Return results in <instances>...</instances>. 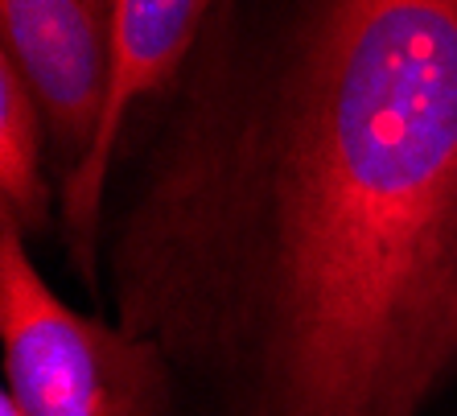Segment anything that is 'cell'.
<instances>
[{
	"instance_id": "6da1fadb",
	"label": "cell",
	"mask_w": 457,
	"mask_h": 416,
	"mask_svg": "<svg viewBox=\"0 0 457 416\" xmlns=\"http://www.w3.org/2000/svg\"><path fill=\"white\" fill-rule=\"evenodd\" d=\"M107 244L128 338L198 416H425L457 379V0H235ZM178 408V404H173Z\"/></svg>"
},
{
	"instance_id": "7a4b0ae2",
	"label": "cell",
	"mask_w": 457,
	"mask_h": 416,
	"mask_svg": "<svg viewBox=\"0 0 457 416\" xmlns=\"http://www.w3.org/2000/svg\"><path fill=\"white\" fill-rule=\"evenodd\" d=\"M0 338L9 392L25 416H165L173 408L161 354L54 297L0 211Z\"/></svg>"
},
{
	"instance_id": "3957f363",
	"label": "cell",
	"mask_w": 457,
	"mask_h": 416,
	"mask_svg": "<svg viewBox=\"0 0 457 416\" xmlns=\"http://www.w3.org/2000/svg\"><path fill=\"white\" fill-rule=\"evenodd\" d=\"M120 0H0V29L42 107L58 190L91 157L116 66Z\"/></svg>"
},
{
	"instance_id": "277c9868",
	"label": "cell",
	"mask_w": 457,
	"mask_h": 416,
	"mask_svg": "<svg viewBox=\"0 0 457 416\" xmlns=\"http://www.w3.org/2000/svg\"><path fill=\"white\" fill-rule=\"evenodd\" d=\"M223 0H120L116 25V66L107 87V107L99 120L91 157L71 186L58 190V211L75 252L83 280H99V231H104V198L112 165L128 137V120L140 99L161 96L178 83L181 66L190 62L194 46L203 42L206 21Z\"/></svg>"
},
{
	"instance_id": "5b68a950",
	"label": "cell",
	"mask_w": 457,
	"mask_h": 416,
	"mask_svg": "<svg viewBox=\"0 0 457 416\" xmlns=\"http://www.w3.org/2000/svg\"><path fill=\"white\" fill-rule=\"evenodd\" d=\"M46 120L9 54L0 58V203L21 223L42 231L50 223V190L42 178Z\"/></svg>"
},
{
	"instance_id": "8992f818",
	"label": "cell",
	"mask_w": 457,
	"mask_h": 416,
	"mask_svg": "<svg viewBox=\"0 0 457 416\" xmlns=\"http://www.w3.org/2000/svg\"><path fill=\"white\" fill-rule=\"evenodd\" d=\"M0 416H25V412H21V404L12 400V392L0 395Z\"/></svg>"
}]
</instances>
